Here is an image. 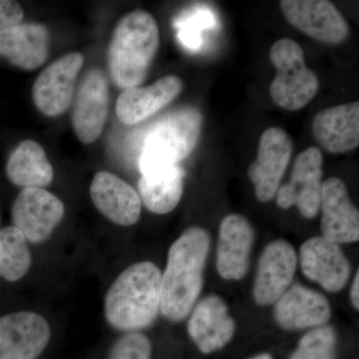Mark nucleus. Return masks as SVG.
Returning <instances> with one entry per match:
<instances>
[{"instance_id": "obj_3", "label": "nucleus", "mask_w": 359, "mask_h": 359, "mask_svg": "<svg viewBox=\"0 0 359 359\" xmlns=\"http://www.w3.org/2000/svg\"><path fill=\"white\" fill-rule=\"evenodd\" d=\"M160 44L159 28L152 14L134 11L116 26L108 65L119 88L139 86L145 79Z\"/></svg>"}, {"instance_id": "obj_9", "label": "nucleus", "mask_w": 359, "mask_h": 359, "mask_svg": "<svg viewBox=\"0 0 359 359\" xmlns=\"http://www.w3.org/2000/svg\"><path fill=\"white\" fill-rule=\"evenodd\" d=\"M280 8L290 25L321 43L340 44L349 26L337 7L327 0H283Z\"/></svg>"}, {"instance_id": "obj_18", "label": "nucleus", "mask_w": 359, "mask_h": 359, "mask_svg": "<svg viewBox=\"0 0 359 359\" xmlns=\"http://www.w3.org/2000/svg\"><path fill=\"white\" fill-rule=\"evenodd\" d=\"M90 196L97 210L113 223L130 226L140 218V197L134 188L114 174L98 172L92 180Z\"/></svg>"}, {"instance_id": "obj_5", "label": "nucleus", "mask_w": 359, "mask_h": 359, "mask_svg": "<svg viewBox=\"0 0 359 359\" xmlns=\"http://www.w3.org/2000/svg\"><path fill=\"white\" fill-rule=\"evenodd\" d=\"M269 58L276 69L269 87L271 98L283 109H302L318 93V79L306 67L301 45L290 39L278 40L269 50Z\"/></svg>"}, {"instance_id": "obj_1", "label": "nucleus", "mask_w": 359, "mask_h": 359, "mask_svg": "<svg viewBox=\"0 0 359 359\" xmlns=\"http://www.w3.org/2000/svg\"><path fill=\"white\" fill-rule=\"evenodd\" d=\"M210 245L208 231L191 226L170 248L162 275L160 309L168 320H183L192 311L202 290Z\"/></svg>"}, {"instance_id": "obj_17", "label": "nucleus", "mask_w": 359, "mask_h": 359, "mask_svg": "<svg viewBox=\"0 0 359 359\" xmlns=\"http://www.w3.org/2000/svg\"><path fill=\"white\" fill-rule=\"evenodd\" d=\"M236 332L235 320L218 295H209L194 309L188 332L201 353L210 354L226 346Z\"/></svg>"}, {"instance_id": "obj_10", "label": "nucleus", "mask_w": 359, "mask_h": 359, "mask_svg": "<svg viewBox=\"0 0 359 359\" xmlns=\"http://www.w3.org/2000/svg\"><path fill=\"white\" fill-rule=\"evenodd\" d=\"M292 153V141L285 130L271 127L262 135L257 160L248 171L256 187L257 200L266 203L275 198Z\"/></svg>"}, {"instance_id": "obj_14", "label": "nucleus", "mask_w": 359, "mask_h": 359, "mask_svg": "<svg viewBox=\"0 0 359 359\" xmlns=\"http://www.w3.org/2000/svg\"><path fill=\"white\" fill-rule=\"evenodd\" d=\"M320 208L323 238L337 245L358 242V210L342 180L334 177L323 182Z\"/></svg>"}, {"instance_id": "obj_12", "label": "nucleus", "mask_w": 359, "mask_h": 359, "mask_svg": "<svg viewBox=\"0 0 359 359\" xmlns=\"http://www.w3.org/2000/svg\"><path fill=\"white\" fill-rule=\"evenodd\" d=\"M109 89L103 71L93 68L85 74L73 105V129L80 141L91 144L100 137L107 119Z\"/></svg>"}, {"instance_id": "obj_20", "label": "nucleus", "mask_w": 359, "mask_h": 359, "mask_svg": "<svg viewBox=\"0 0 359 359\" xmlns=\"http://www.w3.org/2000/svg\"><path fill=\"white\" fill-rule=\"evenodd\" d=\"M330 318L327 297L301 285H292L276 302L275 318L285 330L323 327Z\"/></svg>"}, {"instance_id": "obj_22", "label": "nucleus", "mask_w": 359, "mask_h": 359, "mask_svg": "<svg viewBox=\"0 0 359 359\" xmlns=\"http://www.w3.org/2000/svg\"><path fill=\"white\" fill-rule=\"evenodd\" d=\"M49 53V32L40 23L16 25L0 30V56L16 67L34 70Z\"/></svg>"}, {"instance_id": "obj_27", "label": "nucleus", "mask_w": 359, "mask_h": 359, "mask_svg": "<svg viewBox=\"0 0 359 359\" xmlns=\"http://www.w3.org/2000/svg\"><path fill=\"white\" fill-rule=\"evenodd\" d=\"M152 346L145 334L128 332L116 340L111 347L108 359H151Z\"/></svg>"}, {"instance_id": "obj_2", "label": "nucleus", "mask_w": 359, "mask_h": 359, "mask_svg": "<svg viewBox=\"0 0 359 359\" xmlns=\"http://www.w3.org/2000/svg\"><path fill=\"white\" fill-rule=\"evenodd\" d=\"M162 273L152 262L129 266L106 294L104 313L111 327L137 332L150 327L161 309Z\"/></svg>"}, {"instance_id": "obj_23", "label": "nucleus", "mask_w": 359, "mask_h": 359, "mask_svg": "<svg viewBox=\"0 0 359 359\" xmlns=\"http://www.w3.org/2000/svg\"><path fill=\"white\" fill-rule=\"evenodd\" d=\"M6 174L11 183L25 189H43L50 185L54 175L44 149L33 140L21 142L11 153Z\"/></svg>"}, {"instance_id": "obj_15", "label": "nucleus", "mask_w": 359, "mask_h": 359, "mask_svg": "<svg viewBox=\"0 0 359 359\" xmlns=\"http://www.w3.org/2000/svg\"><path fill=\"white\" fill-rule=\"evenodd\" d=\"M302 273L327 292H340L351 276V264L339 245L323 237L309 238L302 245Z\"/></svg>"}, {"instance_id": "obj_4", "label": "nucleus", "mask_w": 359, "mask_h": 359, "mask_svg": "<svg viewBox=\"0 0 359 359\" xmlns=\"http://www.w3.org/2000/svg\"><path fill=\"white\" fill-rule=\"evenodd\" d=\"M203 116L195 107L170 111L149 127L139 156L142 176L158 173L190 156L199 142Z\"/></svg>"}, {"instance_id": "obj_16", "label": "nucleus", "mask_w": 359, "mask_h": 359, "mask_svg": "<svg viewBox=\"0 0 359 359\" xmlns=\"http://www.w3.org/2000/svg\"><path fill=\"white\" fill-rule=\"evenodd\" d=\"M254 230L245 217L231 214L224 217L219 230L217 269L224 280H240L249 271Z\"/></svg>"}, {"instance_id": "obj_7", "label": "nucleus", "mask_w": 359, "mask_h": 359, "mask_svg": "<svg viewBox=\"0 0 359 359\" xmlns=\"http://www.w3.org/2000/svg\"><path fill=\"white\" fill-rule=\"evenodd\" d=\"M62 201L53 194L39 188H25L13 205L14 226L26 241L39 244L48 240L65 217Z\"/></svg>"}, {"instance_id": "obj_8", "label": "nucleus", "mask_w": 359, "mask_h": 359, "mask_svg": "<svg viewBox=\"0 0 359 359\" xmlns=\"http://www.w3.org/2000/svg\"><path fill=\"white\" fill-rule=\"evenodd\" d=\"M83 65V55L72 52L40 73L32 88L33 101L40 112L48 117H57L70 107Z\"/></svg>"}, {"instance_id": "obj_21", "label": "nucleus", "mask_w": 359, "mask_h": 359, "mask_svg": "<svg viewBox=\"0 0 359 359\" xmlns=\"http://www.w3.org/2000/svg\"><path fill=\"white\" fill-rule=\"evenodd\" d=\"M313 133L318 144L332 154H344L359 145V102L321 110L314 117Z\"/></svg>"}, {"instance_id": "obj_25", "label": "nucleus", "mask_w": 359, "mask_h": 359, "mask_svg": "<svg viewBox=\"0 0 359 359\" xmlns=\"http://www.w3.org/2000/svg\"><path fill=\"white\" fill-rule=\"evenodd\" d=\"M32 254L22 233L15 226L0 230V278L18 282L29 271Z\"/></svg>"}, {"instance_id": "obj_28", "label": "nucleus", "mask_w": 359, "mask_h": 359, "mask_svg": "<svg viewBox=\"0 0 359 359\" xmlns=\"http://www.w3.org/2000/svg\"><path fill=\"white\" fill-rule=\"evenodd\" d=\"M25 11L18 2L0 0V30L20 25Z\"/></svg>"}, {"instance_id": "obj_26", "label": "nucleus", "mask_w": 359, "mask_h": 359, "mask_svg": "<svg viewBox=\"0 0 359 359\" xmlns=\"http://www.w3.org/2000/svg\"><path fill=\"white\" fill-rule=\"evenodd\" d=\"M337 334L332 327H318L304 334L290 359H334Z\"/></svg>"}, {"instance_id": "obj_11", "label": "nucleus", "mask_w": 359, "mask_h": 359, "mask_svg": "<svg viewBox=\"0 0 359 359\" xmlns=\"http://www.w3.org/2000/svg\"><path fill=\"white\" fill-rule=\"evenodd\" d=\"M43 316L20 311L0 316V359H36L50 341Z\"/></svg>"}, {"instance_id": "obj_24", "label": "nucleus", "mask_w": 359, "mask_h": 359, "mask_svg": "<svg viewBox=\"0 0 359 359\" xmlns=\"http://www.w3.org/2000/svg\"><path fill=\"white\" fill-rule=\"evenodd\" d=\"M184 171L179 165L142 176L138 189L141 200L149 211L165 215L173 211L183 196Z\"/></svg>"}, {"instance_id": "obj_30", "label": "nucleus", "mask_w": 359, "mask_h": 359, "mask_svg": "<svg viewBox=\"0 0 359 359\" xmlns=\"http://www.w3.org/2000/svg\"><path fill=\"white\" fill-rule=\"evenodd\" d=\"M248 359H273V358H271V354L261 353V354H257V355L252 356V358H250Z\"/></svg>"}, {"instance_id": "obj_13", "label": "nucleus", "mask_w": 359, "mask_h": 359, "mask_svg": "<svg viewBox=\"0 0 359 359\" xmlns=\"http://www.w3.org/2000/svg\"><path fill=\"white\" fill-rule=\"evenodd\" d=\"M297 266V252L290 243L278 240L266 245L259 257L252 290L257 304H276L290 289Z\"/></svg>"}, {"instance_id": "obj_6", "label": "nucleus", "mask_w": 359, "mask_h": 359, "mask_svg": "<svg viewBox=\"0 0 359 359\" xmlns=\"http://www.w3.org/2000/svg\"><path fill=\"white\" fill-rule=\"evenodd\" d=\"M323 163L320 149L302 151L294 161L290 181L276 193L278 207L287 210L295 205L304 218H314L320 209Z\"/></svg>"}, {"instance_id": "obj_19", "label": "nucleus", "mask_w": 359, "mask_h": 359, "mask_svg": "<svg viewBox=\"0 0 359 359\" xmlns=\"http://www.w3.org/2000/svg\"><path fill=\"white\" fill-rule=\"evenodd\" d=\"M182 89L183 81L178 76L168 75L150 86L124 90L116 102V114L123 124H138L171 103Z\"/></svg>"}, {"instance_id": "obj_29", "label": "nucleus", "mask_w": 359, "mask_h": 359, "mask_svg": "<svg viewBox=\"0 0 359 359\" xmlns=\"http://www.w3.org/2000/svg\"><path fill=\"white\" fill-rule=\"evenodd\" d=\"M359 271H356L355 278H354L353 287H351V302L353 308L358 311L359 309Z\"/></svg>"}]
</instances>
